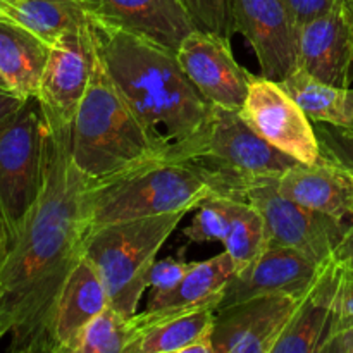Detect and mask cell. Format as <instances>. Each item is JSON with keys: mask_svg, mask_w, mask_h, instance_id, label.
<instances>
[{"mask_svg": "<svg viewBox=\"0 0 353 353\" xmlns=\"http://www.w3.org/2000/svg\"><path fill=\"white\" fill-rule=\"evenodd\" d=\"M41 112L43 185L0 271V336H10L12 353H57L59 299L92 233V179L72 161V123L43 107Z\"/></svg>", "mask_w": 353, "mask_h": 353, "instance_id": "cell-1", "label": "cell"}, {"mask_svg": "<svg viewBox=\"0 0 353 353\" xmlns=\"http://www.w3.org/2000/svg\"><path fill=\"white\" fill-rule=\"evenodd\" d=\"M97 54L107 74L172 159H192L212 103L186 76L176 50L92 19Z\"/></svg>", "mask_w": 353, "mask_h": 353, "instance_id": "cell-2", "label": "cell"}, {"mask_svg": "<svg viewBox=\"0 0 353 353\" xmlns=\"http://www.w3.org/2000/svg\"><path fill=\"white\" fill-rule=\"evenodd\" d=\"M71 155L92 181L169 157L107 74L97 48L90 83L71 124Z\"/></svg>", "mask_w": 353, "mask_h": 353, "instance_id": "cell-3", "label": "cell"}, {"mask_svg": "<svg viewBox=\"0 0 353 353\" xmlns=\"http://www.w3.org/2000/svg\"><path fill=\"white\" fill-rule=\"evenodd\" d=\"M92 231L105 224L190 212L210 196H234L214 171L193 159L164 157L88 186Z\"/></svg>", "mask_w": 353, "mask_h": 353, "instance_id": "cell-4", "label": "cell"}, {"mask_svg": "<svg viewBox=\"0 0 353 353\" xmlns=\"http://www.w3.org/2000/svg\"><path fill=\"white\" fill-rule=\"evenodd\" d=\"M186 212L161 214L105 224L90 233L85 257L99 272L109 305L123 316L138 312L157 254Z\"/></svg>", "mask_w": 353, "mask_h": 353, "instance_id": "cell-5", "label": "cell"}, {"mask_svg": "<svg viewBox=\"0 0 353 353\" xmlns=\"http://www.w3.org/2000/svg\"><path fill=\"white\" fill-rule=\"evenodd\" d=\"M193 161L226 181L236 199L257 183L278 179L296 164L293 157L261 137L238 110L214 105Z\"/></svg>", "mask_w": 353, "mask_h": 353, "instance_id": "cell-6", "label": "cell"}, {"mask_svg": "<svg viewBox=\"0 0 353 353\" xmlns=\"http://www.w3.org/2000/svg\"><path fill=\"white\" fill-rule=\"evenodd\" d=\"M45 117L37 97H31L0 124V216L17 238L43 185Z\"/></svg>", "mask_w": 353, "mask_h": 353, "instance_id": "cell-7", "label": "cell"}, {"mask_svg": "<svg viewBox=\"0 0 353 353\" xmlns=\"http://www.w3.org/2000/svg\"><path fill=\"white\" fill-rule=\"evenodd\" d=\"M276 181L257 183L245 193L264 217L269 243L295 248L319 264L333 259L353 223L299 205L279 192Z\"/></svg>", "mask_w": 353, "mask_h": 353, "instance_id": "cell-8", "label": "cell"}, {"mask_svg": "<svg viewBox=\"0 0 353 353\" xmlns=\"http://www.w3.org/2000/svg\"><path fill=\"white\" fill-rule=\"evenodd\" d=\"M238 112L264 140L296 162L314 164L323 155L312 121L279 81L254 76Z\"/></svg>", "mask_w": 353, "mask_h": 353, "instance_id": "cell-9", "label": "cell"}, {"mask_svg": "<svg viewBox=\"0 0 353 353\" xmlns=\"http://www.w3.org/2000/svg\"><path fill=\"white\" fill-rule=\"evenodd\" d=\"M302 295L276 293L216 310L214 353H272Z\"/></svg>", "mask_w": 353, "mask_h": 353, "instance_id": "cell-10", "label": "cell"}, {"mask_svg": "<svg viewBox=\"0 0 353 353\" xmlns=\"http://www.w3.org/2000/svg\"><path fill=\"white\" fill-rule=\"evenodd\" d=\"M231 33L250 43L261 76L283 81L296 69L299 30L281 0H228Z\"/></svg>", "mask_w": 353, "mask_h": 353, "instance_id": "cell-11", "label": "cell"}, {"mask_svg": "<svg viewBox=\"0 0 353 353\" xmlns=\"http://www.w3.org/2000/svg\"><path fill=\"white\" fill-rule=\"evenodd\" d=\"M179 64L212 105L240 110L254 74L241 68L231 50V38L193 30L176 50Z\"/></svg>", "mask_w": 353, "mask_h": 353, "instance_id": "cell-12", "label": "cell"}, {"mask_svg": "<svg viewBox=\"0 0 353 353\" xmlns=\"http://www.w3.org/2000/svg\"><path fill=\"white\" fill-rule=\"evenodd\" d=\"M93 62L95 40L92 23L55 40L48 50L38 88L40 105L72 123L90 83Z\"/></svg>", "mask_w": 353, "mask_h": 353, "instance_id": "cell-13", "label": "cell"}, {"mask_svg": "<svg viewBox=\"0 0 353 353\" xmlns=\"http://www.w3.org/2000/svg\"><path fill=\"white\" fill-rule=\"evenodd\" d=\"M353 16L340 0L330 12L299 30L296 68L334 86H350Z\"/></svg>", "mask_w": 353, "mask_h": 353, "instance_id": "cell-14", "label": "cell"}, {"mask_svg": "<svg viewBox=\"0 0 353 353\" xmlns=\"http://www.w3.org/2000/svg\"><path fill=\"white\" fill-rule=\"evenodd\" d=\"M93 21L178 50L196 30L181 0H83Z\"/></svg>", "mask_w": 353, "mask_h": 353, "instance_id": "cell-15", "label": "cell"}, {"mask_svg": "<svg viewBox=\"0 0 353 353\" xmlns=\"http://www.w3.org/2000/svg\"><path fill=\"white\" fill-rule=\"evenodd\" d=\"M321 268L323 264L295 248L269 245L254 264L233 274L217 309L262 295H302L310 288Z\"/></svg>", "mask_w": 353, "mask_h": 353, "instance_id": "cell-16", "label": "cell"}, {"mask_svg": "<svg viewBox=\"0 0 353 353\" xmlns=\"http://www.w3.org/2000/svg\"><path fill=\"white\" fill-rule=\"evenodd\" d=\"M278 190L305 209L334 219H353V174L321 155L314 164L296 162L276 181Z\"/></svg>", "mask_w": 353, "mask_h": 353, "instance_id": "cell-17", "label": "cell"}, {"mask_svg": "<svg viewBox=\"0 0 353 353\" xmlns=\"http://www.w3.org/2000/svg\"><path fill=\"white\" fill-rule=\"evenodd\" d=\"M334 283L336 259L333 257L324 262L310 288L303 293L272 353H321L333 317Z\"/></svg>", "mask_w": 353, "mask_h": 353, "instance_id": "cell-18", "label": "cell"}, {"mask_svg": "<svg viewBox=\"0 0 353 353\" xmlns=\"http://www.w3.org/2000/svg\"><path fill=\"white\" fill-rule=\"evenodd\" d=\"M109 307V295L92 262L83 257L69 274L55 314L57 353H71L81 331Z\"/></svg>", "mask_w": 353, "mask_h": 353, "instance_id": "cell-19", "label": "cell"}, {"mask_svg": "<svg viewBox=\"0 0 353 353\" xmlns=\"http://www.w3.org/2000/svg\"><path fill=\"white\" fill-rule=\"evenodd\" d=\"M234 274V264L226 250L207 261L193 262L183 281L164 295L150 296L147 309H169L195 312L202 309H217L224 290Z\"/></svg>", "mask_w": 353, "mask_h": 353, "instance_id": "cell-20", "label": "cell"}, {"mask_svg": "<svg viewBox=\"0 0 353 353\" xmlns=\"http://www.w3.org/2000/svg\"><path fill=\"white\" fill-rule=\"evenodd\" d=\"M48 50L37 34L0 19V74L14 93L23 99L38 95Z\"/></svg>", "mask_w": 353, "mask_h": 353, "instance_id": "cell-21", "label": "cell"}, {"mask_svg": "<svg viewBox=\"0 0 353 353\" xmlns=\"http://www.w3.org/2000/svg\"><path fill=\"white\" fill-rule=\"evenodd\" d=\"M0 19L37 34L48 47L92 23L83 0H0Z\"/></svg>", "mask_w": 353, "mask_h": 353, "instance_id": "cell-22", "label": "cell"}, {"mask_svg": "<svg viewBox=\"0 0 353 353\" xmlns=\"http://www.w3.org/2000/svg\"><path fill=\"white\" fill-rule=\"evenodd\" d=\"M216 310L202 309L162 321L141 334L133 353H214Z\"/></svg>", "mask_w": 353, "mask_h": 353, "instance_id": "cell-23", "label": "cell"}, {"mask_svg": "<svg viewBox=\"0 0 353 353\" xmlns=\"http://www.w3.org/2000/svg\"><path fill=\"white\" fill-rule=\"evenodd\" d=\"M281 83L312 123L353 126V88L334 86L296 68Z\"/></svg>", "mask_w": 353, "mask_h": 353, "instance_id": "cell-24", "label": "cell"}, {"mask_svg": "<svg viewBox=\"0 0 353 353\" xmlns=\"http://www.w3.org/2000/svg\"><path fill=\"white\" fill-rule=\"evenodd\" d=\"M228 217V231L224 236V250L234 264V274L254 264L269 247L268 228L264 217L247 199L221 196Z\"/></svg>", "mask_w": 353, "mask_h": 353, "instance_id": "cell-25", "label": "cell"}, {"mask_svg": "<svg viewBox=\"0 0 353 353\" xmlns=\"http://www.w3.org/2000/svg\"><path fill=\"white\" fill-rule=\"evenodd\" d=\"M131 347L130 317L109 305L81 331L71 353H130Z\"/></svg>", "mask_w": 353, "mask_h": 353, "instance_id": "cell-26", "label": "cell"}, {"mask_svg": "<svg viewBox=\"0 0 353 353\" xmlns=\"http://www.w3.org/2000/svg\"><path fill=\"white\" fill-rule=\"evenodd\" d=\"M228 231V217L224 212L221 196H210L196 207L192 224L183 230L190 243L203 241H221L223 243Z\"/></svg>", "mask_w": 353, "mask_h": 353, "instance_id": "cell-27", "label": "cell"}, {"mask_svg": "<svg viewBox=\"0 0 353 353\" xmlns=\"http://www.w3.org/2000/svg\"><path fill=\"white\" fill-rule=\"evenodd\" d=\"M336 259V257H334ZM353 326V265L336 259V283L333 295V317H331L330 334L334 336L340 331ZM324 341V343H326ZM323 348V347H321Z\"/></svg>", "mask_w": 353, "mask_h": 353, "instance_id": "cell-28", "label": "cell"}, {"mask_svg": "<svg viewBox=\"0 0 353 353\" xmlns=\"http://www.w3.org/2000/svg\"><path fill=\"white\" fill-rule=\"evenodd\" d=\"M321 143V154L353 172V126L314 123Z\"/></svg>", "mask_w": 353, "mask_h": 353, "instance_id": "cell-29", "label": "cell"}, {"mask_svg": "<svg viewBox=\"0 0 353 353\" xmlns=\"http://www.w3.org/2000/svg\"><path fill=\"white\" fill-rule=\"evenodd\" d=\"M196 30L233 37L228 0H181Z\"/></svg>", "mask_w": 353, "mask_h": 353, "instance_id": "cell-30", "label": "cell"}, {"mask_svg": "<svg viewBox=\"0 0 353 353\" xmlns=\"http://www.w3.org/2000/svg\"><path fill=\"white\" fill-rule=\"evenodd\" d=\"M193 268V262H186L185 259L168 257L162 261H155L148 276V288L152 290L150 296L164 295V293L174 290L186 272Z\"/></svg>", "mask_w": 353, "mask_h": 353, "instance_id": "cell-31", "label": "cell"}, {"mask_svg": "<svg viewBox=\"0 0 353 353\" xmlns=\"http://www.w3.org/2000/svg\"><path fill=\"white\" fill-rule=\"evenodd\" d=\"M296 30L330 12L340 0H281Z\"/></svg>", "mask_w": 353, "mask_h": 353, "instance_id": "cell-32", "label": "cell"}, {"mask_svg": "<svg viewBox=\"0 0 353 353\" xmlns=\"http://www.w3.org/2000/svg\"><path fill=\"white\" fill-rule=\"evenodd\" d=\"M321 353H353V326L331 336L323 345Z\"/></svg>", "mask_w": 353, "mask_h": 353, "instance_id": "cell-33", "label": "cell"}, {"mask_svg": "<svg viewBox=\"0 0 353 353\" xmlns=\"http://www.w3.org/2000/svg\"><path fill=\"white\" fill-rule=\"evenodd\" d=\"M26 100L28 99H23L12 90L0 88V124L6 123L14 112H17Z\"/></svg>", "mask_w": 353, "mask_h": 353, "instance_id": "cell-34", "label": "cell"}, {"mask_svg": "<svg viewBox=\"0 0 353 353\" xmlns=\"http://www.w3.org/2000/svg\"><path fill=\"white\" fill-rule=\"evenodd\" d=\"M10 247H12V241H10L9 230H7L6 223H3L2 216H0V271H2L7 257H9Z\"/></svg>", "mask_w": 353, "mask_h": 353, "instance_id": "cell-35", "label": "cell"}, {"mask_svg": "<svg viewBox=\"0 0 353 353\" xmlns=\"http://www.w3.org/2000/svg\"><path fill=\"white\" fill-rule=\"evenodd\" d=\"M334 257L353 265V226L350 233H348L347 238L343 240V243H341L340 248L336 250V255H334Z\"/></svg>", "mask_w": 353, "mask_h": 353, "instance_id": "cell-36", "label": "cell"}, {"mask_svg": "<svg viewBox=\"0 0 353 353\" xmlns=\"http://www.w3.org/2000/svg\"><path fill=\"white\" fill-rule=\"evenodd\" d=\"M0 88H3V90H10V88H9V85H7V83H6V79L2 78V74H0Z\"/></svg>", "mask_w": 353, "mask_h": 353, "instance_id": "cell-37", "label": "cell"}, {"mask_svg": "<svg viewBox=\"0 0 353 353\" xmlns=\"http://www.w3.org/2000/svg\"><path fill=\"white\" fill-rule=\"evenodd\" d=\"M345 2H347V6H350L353 9V0H345Z\"/></svg>", "mask_w": 353, "mask_h": 353, "instance_id": "cell-38", "label": "cell"}, {"mask_svg": "<svg viewBox=\"0 0 353 353\" xmlns=\"http://www.w3.org/2000/svg\"><path fill=\"white\" fill-rule=\"evenodd\" d=\"M345 3H347V2H345ZM348 9H350V12H352V16H353V9H352V7H350V6H348Z\"/></svg>", "mask_w": 353, "mask_h": 353, "instance_id": "cell-39", "label": "cell"}, {"mask_svg": "<svg viewBox=\"0 0 353 353\" xmlns=\"http://www.w3.org/2000/svg\"><path fill=\"white\" fill-rule=\"evenodd\" d=\"M352 174H353V172H352Z\"/></svg>", "mask_w": 353, "mask_h": 353, "instance_id": "cell-40", "label": "cell"}]
</instances>
